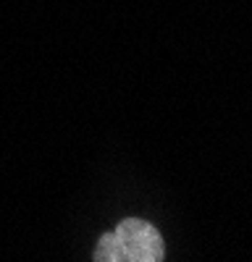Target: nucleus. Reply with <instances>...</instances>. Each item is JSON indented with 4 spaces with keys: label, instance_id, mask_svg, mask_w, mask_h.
I'll use <instances>...</instances> for the list:
<instances>
[{
    "label": "nucleus",
    "instance_id": "1",
    "mask_svg": "<svg viewBox=\"0 0 252 262\" xmlns=\"http://www.w3.org/2000/svg\"><path fill=\"white\" fill-rule=\"evenodd\" d=\"M163 257L160 231L142 217H123L111 233L100 236L92 252L95 262H160Z\"/></svg>",
    "mask_w": 252,
    "mask_h": 262
}]
</instances>
